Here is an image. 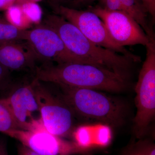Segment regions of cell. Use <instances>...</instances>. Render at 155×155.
<instances>
[{
    "label": "cell",
    "mask_w": 155,
    "mask_h": 155,
    "mask_svg": "<svg viewBox=\"0 0 155 155\" xmlns=\"http://www.w3.org/2000/svg\"><path fill=\"white\" fill-rule=\"evenodd\" d=\"M26 21L31 26L41 24L42 11L37 3H25L19 5Z\"/></svg>",
    "instance_id": "obj_18"
},
{
    "label": "cell",
    "mask_w": 155,
    "mask_h": 155,
    "mask_svg": "<svg viewBox=\"0 0 155 155\" xmlns=\"http://www.w3.org/2000/svg\"><path fill=\"white\" fill-rule=\"evenodd\" d=\"M14 84L11 71L0 64V93H9Z\"/></svg>",
    "instance_id": "obj_20"
},
{
    "label": "cell",
    "mask_w": 155,
    "mask_h": 155,
    "mask_svg": "<svg viewBox=\"0 0 155 155\" xmlns=\"http://www.w3.org/2000/svg\"><path fill=\"white\" fill-rule=\"evenodd\" d=\"M71 138L81 147L94 150L97 148L94 143V126L83 125L75 128Z\"/></svg>",
    "instance_id": "obj_14"
},
{
    "label": "cell",
    "mask_w": 155,
    "mask_h": 155,
    "mask_svg": "<svg viewBox=\"0 0 155 155\" xmlns=\"http://www.w3.org/2000/svg\"><path fill=\"white\" fill-rule=\"evenodd\" d=\"M31 81L45 128L60 137H72L74 114L61 94H56L35 78Z\"/></svg>",
    "instance_id": "obj_5"
},
{
    "label": "cell",
    "mask_w": 155,
    "mask_h": 155,
    "mask_svg": "<svg viewBox=\"0 0 155 155\" xmlns=\"http://www.w3.org/2000/svg\"><path fill=\"white\" fill-rule=\"evenodd\" d=\"M57 85L61 89V95L74 115L113 127H120L125 122L126 106L121 101L100 91Z\"/></svg>",
    "instance_id": "obj_3"
},
{
    "label": "cell",
    "mask_w": 155,
    "mask_h": 155,
    "mask_svg": "<svg viewBox=\"0 0 155 155\" xmlns=\"http://www.w3.org/2000/svg\"><path fill=\"white\" fill-rule=\"evenodd\" d=\"M0 155H8L6 142L1 138H0Z\"/></svg>",
    "instance_id": "obj_25"
},
{
    "label": "cell",
    "mask_w": 155,
    "mask_h": 155,
    "mask_svg": "<svg viewBox=\"0 0 155 155\" xmlns=\"http://www.w3.org/2000/svg\"><path fill=\"white\" fill-rule=\"evenodd\" d=\"M5 134L41 155H91L94 150L50 133L42 122L32 130L14 129Z\"/></svg>",
    "instance_id": "obj_7"
},
{
    "label": "cell",
    "mask_w": 155,
    "mask_h": 155,
    "mask_svg": "<svg viewBox=\"0 0 155 155\" xmlns=\"http://www.w3.org/2000/svg\"><path fill=\"white\" fill-rule=\"evenodd\" d=\"M56 10L58 15L75 25L94 44L129 57L136 63L141 61L140 57L116 44L110 36L102 20L92 11H79L62 5L58 6Z\"/></svg>",
    "instance_id": "obj_8"
},
{
    "label": "cell",
    "mask_w": 155,
    "mask_h": 155,
    "mask_svg": "<svg viewBox=\"0 0 155 155\" xmlns=\"http://www.w3.org/2000/svg\"><path fill=\"white\" fill-rule=\"evenodd\" d=\"M146 47L145 60L135 87L137 112L133 132L137 139L144 138L155 118V41Z\"/></svg>",
    "instance_id": "obj_4"
},
{
    "label": "cell",
    "mask_w": 155,
    "mask_h": 155,
    "mask_svg": "<svg viewBox=\"0 0 155 155\" xmlns=\"http://www.w3.org/2000/svg\"><path fill=\"white\" fill-rule=\"evenodd\" d=\"M101 4V7L111 11H119L123 12L121 0H99Z\"/></svg>",
    "instance_id": "obj_21"
},
{
    "label": "cell",
    "mask_w": 155,
    "mask_h": 155,
    "mask_svg": "<svg viewBox=\"0 0 155 155\" xmlns=\"http://www.w3.org/2000/svg\"><path fill=\"white\" fill-rule=\"evenodd\" d=\"M123 12L133 18L142 28L151 41H155L153 23L148 18L147 11L140 0H121Z\"/></svg>",
    "instance_id": "obj_12"
},
{
    "label": "cell",
    "mask_w": 155,
    "mask_h": 155,
    "mask_svg": "<svg viewBox=\"0 0 155 155\" xmlns=\"http://www.w3.org/2000/svg\"><path fill=\"white\" fill-rule=\"evenodd\" d=\"M35 79L56 85L119 93L127 88V81L114 72L92 64L67 63L36 67Z\"/></svg>",
    "instance_id": "obj_2"
},
{
    "label": "cell",
    "mask_w": 155,
    "mask_h": 155,
    "mask_svg": "<svg viewBox=\"0 0 155 155\" xmlns=\"http://www.w3.org/2000/svg\"><path fill=\"white\" fill-rule=\"evenodd\" d=\"M18 155H41L35 152L27 147L22 144H19L17 146Z\"/></svg>",
    "instance_id": "obj_23"
},
{
    "label": "cell",
    "mask_w": 155,
    "mask_h": 155,
    "mask_svg": "<svg viewBox=\"0 0 155 155\" xmlns=\"http://www.w3.org/2000/svg\"><path fill=\"white\" fill-rule=\"evenodd\" d=\"M16 0H0V11L8 10L15 4Z\"/></svg>",
    "instance_id": "obj_24"
},
{
    "label": "cell",
    "mask_w": 155,
    "mask_h": 155,
    "mask_svg": "<svg viewBox=\"0 0 155 155\" xmlns=\"http://www.w3.org/2000/svg\"><path fill=\"white\" fill-rule=\"evenodd\" d=\"M5 11V18L12 25L22 30H28L31 27L23 16L19 5L15 4Z\"/></svg>",
    "instance_id": "obj_17"
},
{
    "label": "cell",
    "mask_w": 155,
    "mask_h": 155,
    "mask_svg": "<svg viewBox=\"0 0 155 155\" xmlns=\"http://www.w3.org/2000/svg\"><path fill=\"white\" fill-rule=\"evenodd\" d=\"M53 1H55V2H59V1H62V0H53Z\"/></svg>",
    "instance_id": "obj_28"
},
{
    "label": "cell",
    "mask_w": 155,
    "mask_h": 155,
    "mask_svg": "<svg viewBox=\"0 0 155 155\" xmlns=\"http://www.w3.org/2000/svg\"><path fill=\"white\" fill-rule=\"evenodd\" d=\"M87 1H88V0H73L72 4L73 5L77 6L83 4Z\"/></svg>",
    "instance_id": "obj_27"
},
{
    "label": "cell",
    "mask_w": 155,
    "mask_h": 155,
    "mask_svg": "<svg viewBox=\"0 0 155 155\" xmlns=\"http://www.w3.org/2000/svg\"><path fill=\"white\" fill-rule=\"evenodd\" d=\"M134 140L123 147L120 155H155V144L150 139Z\"/></svg>",
    "instance_id": "obj_13"
},
{
    "label": "cell",
    "mask_w": 155,
    "mask_h": 155,
    "mask_svg": "<svg viewBox=\"0 0 155 155\" xmlns=\"http://www.w3.org/2000/svg\"><path fill=\"white\" fill-rule=\"evenodd\" d=\"M26 31L12 25L0 15V41H24Z\"/></svg>",
    "instance_id": "obj_16"
},
{
    "label": "cell",
    "mask_w": 155,
    "mask_h": 155,
    "mask_svg": "<svg viewBox=\"0 0 155 155\" xmlns=\"http://www.w3.org/2000/svg\"><path fill=\"white\" fill-rule=\"evenodd\" d=\"M89 10L102 20L111 38L120 46L138 45L146 46L153 41L140 25L125 12L109 11L100 6Z\"/></svg>",
    "instance_id": "obj_9"
},
{
    "label": "cell",
    "mask_w": 155,
    "mask_h": 155,
    "mask_svg": "<svg viewBox=\"0 0 155 155\" xmlns=\"http://www.w3.org/2000/svg\"><path fill=\"white\" fill-rule=\"evenodd\" d=\"M22 41H0V64L11 71L30 69L34 72L36 60Z\"/></svg>",
    "instance_id": "obj_11"
},
{
    "label": "cell",
    "mask_w": 155,
    "mask_h": 155,
    "mask_svg": "<svg viewBox=\"0 0 155 155\" xmlns=\"http://www.w3.org/2000/svg\"><path fill=\"white\" fill-rule=\"evenodd\" d=\"M24 41L36 61L43 62V65L53 62L58 64H88L70 52L55 31L44 23L27 30Z\"/></svg>",
    "instance_id": "obj_6"
},
{
    "label": "cell",
    "mask_w": 155,
    "mask_h": 155,
    "mask_svg": "<svg viewBox=\"0 0 155 155\" xmlns=\"http://www.w3.org/2000/svg\"><path fill=\"white\" fill-rule=\"evenodd\" d=\"M19 129L6 97L0 99V133Z\"/></svg>",
    "instance_id": "obj_15"
},
{
    "label": "cell",
    "mask_w": 155,
    "mask_h": 155,
    "mask_svg": "<svg viewBox=\"0 0 155 155\" xmlns=\"http://www.w3.org/2000/svg\"><path fill=\"white\" fill-rule=\"evenodd\" d=\"M145 7L148 13L154 19L155 16V0H140Z\"/></svg>",
    "instance_id": "obj_22"
},
{
    "label": "cell",
    "mask_w": 155,
    "mask_h": 155,
    "mask_svg": "<svg viewBox=\"0 0 155 155\" xmlns=\"http://www.w3.org/2000/svg\"><path fill=\"white\" fill-rule=\"evenodd\" d=\"M6 98L19 129L32 130L41 123L32 81L28 84H14Z\"/></svg>",
    "instance_id": "obj_10"
},
{
    "label": "cell",
    "mask_w": 155,
    "mask_h": 155,
    "mask_svg": "<svg viewBox=\"0 0 155 155\" xmlns=\"http://www.w3.org/2000/svg\"><path fill=\"white\" fill-rule=\"evenodd\" d=\"M112 134L110 126L104 125L94 126V143L96 147H105L112 141Z\"/></svg>",
    "instance_id": "obj_19"
},
{
    "label": "cell",
    "mask_w": 155,
    "mask_h": 155,
    "mask_svg": "<svg viewBox=\"0 0 155 155\" xmlns=\"http://www.w3.org/2000/svg\"><path fill=\"white\" fill-rule=\"evenodd\" d=\"M41 1H42V0H16L15 4L16 5H20L25 3H37L38 2H41Z\"/></svg>",
    "instance_id": "obj_26"
},
{
    "label": "cell",
    "mask_w": 155,
    "mask_h": 155,
    "mask_svg": "<svg viewBox=\"0 0 155 155\" xmlns=\"http://www.w3.org/2000/svg\"><path fill=\"white\" fill-rule=\"evenodd\" d=\"M43 23L55 31L65 46L76 57L87 64L110 70L125 81L129 79L136 63L131 58L94 44L60 15H48Z\"/></svg>",
    "instance_id": "obj_1"
}]
</instances>
